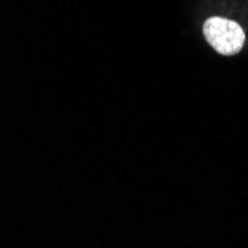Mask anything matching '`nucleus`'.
Listing matches in <instances>:
<instances>
[{"label": "nucleus", "instance_id": "obj_1", "mask_svg": "<svg viewBox=\"0 0 248 248\" xmlns=\"http://www.w3.org/2000/svg\"><path fill=\"white\" fill-rule=\"evenodd\" d=\"M204 34L211 46L221 55L238 54L245 42V33L232 19L213 16L205 21Z\"/></svg>", "mask_w": 248, "mask_h": 248}]
</instances>
